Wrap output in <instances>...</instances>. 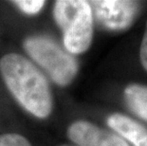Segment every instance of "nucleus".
<instances>
[{
  "instance_id": "1a4fd4ad",
  "label": "nucleus",
  "mask_w": 147,
  "mask_h": 146,
  "mask_svg": "<svg viewBox=\"0 0 147 146\" xmlns=\"http://www.w3.org/2000/svg\"><path fill=\"white\" fill-rule=\"evenodd\" d=\"M0 146H32V144L25 137L10 133L0 135Z\"/></svg>"
},
{
  "instance_id": "0eeeda50",
  "label": "nucleus",
  "mask_w": 147,
  "mask_h": 146,
  "mask_svg": "<svg viewBox=\"0 0 147 146\" xmlns=\"http://www.w3.org/2000/svg\"><path fill=\"white\" fill-rule=\"evenodd\" d=\"M124 99L130 109L147 122V85H129L124 89Z\"/></svg>"
},
{
  "instance_id": "f03ea898",
  "label": "nucleus",
  "mask_w": 147,
  "mask_h": 146,
  "mask_svg": "<svg viewBox=\"0 0 147 146\" xmlns=\"http://www.w3.org/2000/svg\"><path fill=\"white\" fill-rule=\"evenodd\" d=\"M53 16L63 30L64 45L67 52L81 54L89 48L93 37V13L89 2L56 1Z\"/></svg>"
},
{
  "instance_id": "423d86ee",
  "label": "nucleus",
  "mask_w": 147,
  "mask_h": 146,
  "mask_svg": "<svg viewBox=\"0 0 147 146\" xmlns=\"http://www.w3.org/2000/svg\"><path fill=\"white\" fill-rule=\"evenodd\" d=\"M107 124L133 146H147V128L135 120L115 113L107 118Z\"/></svg>"
},
{
  "instance_id": "9b49d317",
  "label": "nucleus",
  "mask_w": 147,
  "mask_h": 146,
  "mask_svg": "<svg viewBox=\"0 0 147 146\" xmlns=\"http://www.w3.org/2000/svg\"><path fill=\"white\" fill-rule=\"evenodd\" d=\"M62 146H67V145H62Z\"/></svg>"
},
{
  "instance_id": "7ed1b4c3",
  "label": "nucleus",
  "mask_w": 147,
  "mask_h": 146,
  "mask_svg": "<svg viewBox=\"0 0 147 146\" xmlns=\"http://www.w3.org/2000/svg\"><path fill=\"white\" fill-rule=\"evenodd\" d=\"M23 46L27 53L49 73L58 85L67 86L76 77L79 69L76 58L62 48L51 37L29 36Z\"/></svg>"
},
{
  "instance_id": "9d476101",
  "label": "nucleus",
  "mask_w": 147,
  "mask_h": 146,
  "mask_svg": "<svg viewBox=\"0 0 147 146\" xmlns=\"http://www.w3.org/2000/svg\"><path fill=\"white\" fill-rule=\"evenodd\" d=\"M140 62H142L143 68L147 71V21L145 25L144 34H143V37H142V45H140Z\"/></svg>"
},
{
  "instance_id": "39448f33",
  "label": "nucleus",
  "mask_w": 147,
  "mask_h": 146,
  "mask_svg": "<svg viewBox=\"0 0 147 146\" xmlns=\"http://www.w3.org/2000/svg\"><path fill=\"white\" fill-rule=\"evenodd\" d=\"M67 137L78 146H129L121 137L86 120L71 123Z\"/></svg>"
},
{
  "instance_id": "6e6552de",
  "label": "nucleus",
  "mask_w": 147,
  "mask_h": 146,
  "mask_svg": "<svg viewBox=\"0 0 147 146\" xmlns=\"http://www.w3.org/2000/svg\"><path fill=\"white\" fill-rule=\"evenodd\" d=\"M45 1L43 0H19L14 1L13 4L17 6L20 10L27 14L38 13L45 6Z\"/></svg>"
},
{
  "instance_id": "f257e3e1",
  "label": "nucleus",
  "mask_w": 147,
  "mask_h": 146,
  "mask_svg": "<svg viewBox=\"0 0 147 146\" xmlns=\"http://www.w3.org/2000/svg\"><path fill=\"white\" fill-rule=\"evenodd\" d=\"M0 72L8 89L34 117L46 119L53 107L52 94L45 75L26 57L9 53L0 59Z\"/></svg>"
},
{
  "instance_id": "20e7f679",
  "label": "nucleus",
  "mask_w": 147,
  "mask_h": 146,
  "mask_svg": "<svg viewBox=\"0 0 147 146\" xmlns=\"http://www.w3.org/2000/svg\"><path fill=\"white\" fill-rule=\"evenodd\" d=\"M89 5L99 23L110 30L129 28L140 10L139 2L128 0H98L89 2Z\"/></svg>"
}]
</instances>
